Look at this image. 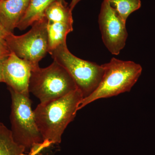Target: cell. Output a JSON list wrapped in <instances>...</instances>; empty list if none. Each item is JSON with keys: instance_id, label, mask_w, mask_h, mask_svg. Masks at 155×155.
Here are the masks:
<instances>
[{"instance_id": "cell-1", "label": "cell", "mask_w": 155, "mask_h": 155, "mask_svg": "<svg viewBox=\"0 0 155 155\" xmlns=\"http://www.w3.org/2000/svg\"><path fill=\"white\" fill-rule=\"evenodd\" d=\"M83 98L81 91L77 89L64 96L37 106L34 112L45 145L61 143L62 135L75 119Z\"/></svg>"}, {"instance_id": "cell-2", "label": "cell", "mask_w": 155, "mask_h": 155, "mask_svg": "<svg viewBox=\"0 0 155 155\" xmlns=\"http://www.w3.org/2000/svg\"><path fill=\"white\" fill-rule=\"evenodd\" d=\"M103 65L104 73L99 85L91 94L81 100L78 110L97 100L130 91L142 71L140 64L114 58Z\"/></svg>"}, {"instance_id": "cell-3", "label": "cell", "mask_w": 155, "mask_h": 155, "mask_svg": "<svg viewBox=\"0 0 155 155\" xmlns=\"http://www.w3.org/2000/svg\"><path fill=\"white\" fill-rule=\"evenodd\" d=\"M9 89L12 99L10 119L13 138L26 150L34 152L45 145L37 125L31 101L29 96Z\"/></svg>"}, {"instance_id": "cell-4", "label": "cell", "mask_w": 155, "mask_h": 155, "mask_svg": "<svg viewBox=\"0 0 155 155\" xmlns=\"http://www.w3.org/2000/svg\"><path fill=\"white\" fill-rule=\"evenodd\" d=\"M77 89L67 70L55 61L47 67H39L31 72L29 92L38 98L40 103L61 97Z\"/></svg>"}, {"instance_id": "cell-5", "label": "cell", "mask_w": 155, "mask_h": 155, "mask_svg": "<svg viewBox=\"0 0 155 155\" xmlns=\"http://www.w3.org/2000/svg\"><path fill=\"white\" fill-rule=\"evenodd\" d=\"M48 53L54 61L67 70L81 91L83 98L91 94L99 85L104 73L103 65L77 58L69 51L67 43Z\"/></svg>"}, {"instance_id": "cell-6", "label": "cell", "mask_w": 155, "mask_h": 155, "mask_svg": "<svg viewBox=\"0 0 155 155\" xmlns=\"http://www.w3.org/2000/svg\"><path fill=\"white\" fill-rule=\"evenodd\" d=\"M48 20L45 17L34 22L27 33L15 35L9 33L5 38L7 47L21 59L28 61L36 69L39 62L48 53Z\"/></svg>"}, {"instance_id": "cell-7", "label": "cell", "mask_w": 155, "mask_h": 155, "mask_svg": "<svg viewBox=\"0 0 155 155\" xmlns=\"http://www.w3.org/2000/svg\"><path fill=\"white\" fill-rule=\"evenodd\" d=\"M98 23L104 44L112 54L118 55L125 47L128 36L126 23L106 1L101 6Z\"/></svg>"}, {"instance_id": "cell-8", "label": "cell", "mask_w": 155, "mask_h": 155, "mask_svg": "<svg viewBox=\"0 0 155 155\" xmlns=\"http://www.w3.org/2000/svg\"><path fill=\"white\" fill-rule=\"evenodd\" d=\"M33 69L28 61L11 52L3 63L4 82L14 91L29 96V82Z\"/></svg>"}, {"instance_id": "cell-9", "label": "cell", "mask_w": 155, "mask_h": 155, "mask_svg": "<svg viewBox=\"0 0 155 155\" xmlns=\"http://www.w3.org/2000/svg\"><path fill=\"white\" fill-rule=\"evenodd\" d=\"M30 0H0V23L13 33L28 8Z\"/></svg>"}, {"instance_id": "cell-10", "label": "cell", "mask_w": 155, "mask_h": 155, "mask_svg": "<svg viewBox=\"0 0 155 155\" xmlns=\"http://www.w3.org/2000/svg\"><path fill=\"white\" fill-rule=\"evenodd\" d=\"M65 0H30L28 8L17 28L25 30L39 19L43 17L45 11L54 2Z\"/></svg>"}, {"instance_id": "cell-11", "label": "cell", "mask_w": 155, "mask_h": 155, "mask_svg": "<svg viewBox=\"0 0 155 155\" xmlns=\"http://www.w3.org/2000/svg\"><path fill=\"white\" fill-rule=\"evenodd\" d=\"M73 31V24L48 21V53L67 43L68 34Z\"/></svg>"}, {"instance_id": "cell-12", "label": "cell", "mask_w": 155, "mask_h": 155, "mask_svg": "<svg viewBox=\"0 0 155 155\" xmlns=\"http://www.w3.org/2000/svg\"><path fill=\"white\" fill-rule=\"evenodd\" d=\"M48 21L73 24L72 11L65 1H57L48 7L44 14Z\"/></svg>"}, {"instance_id": "cell-13", "label": "cell", "mask_w": 155, "mask_h": 155, "mask_svg": "<svg viewBox=\"0 0 155 155\" xmlns=\"http://www.w3.org/2000/svg\"><path fill=\"white\" fill-rule=\"evenodd\" d=\"M25 151L14 140L11 130L0 122V155H24Z\"/></svg>"}, {"instance_id": "cell-14", "label": "cell", "mask_w": 155, "mask_h": 155, "mask_svg": "<svg viewBox=\"0 0 155 155\" xmlns=\"http://www.w3.org/2000/svg\"><path fill=\"white\" fill-rule=\"evenodd\" d=\"M107 2L120 18L126 23L129 15L141 7L140 0H104Z\"/></svg>"}, {"instance_id": "cell-15", "label": "cell", "mask_w": 155, "mask_h": 155, "mask_svg": "<svg viewBox=\"0 0 155 155\" xmlns=\"http://www.w3.org/2000/svg\"><path fill=\"white\" fill-rule=\"evenodd\" d=\"M11 53L7 47L0 46V62L5 61Z\"/></svg>"}, {"instance_id": "cell-16", "label": "cell", "mask_w": 155, "mask_h": 155, "mask_svg": "<svg viewBox=\"0 0 155 155\" xmlns=\"http://www.w3.org/2000/svg\"><path fill=\"white\" fill-rule=\"evenodd\" d=\"M9 32H7L0 23V46L7 47L5 42V38Z\"/></svg>"}, {"instance_id": "cell-17", "label": "cell", "mask_w": 155, "mask_h": 155, "mask_svg": "<svg viewBox=\"0 0 155 155\" xmlns=\"http://www.w3.org/2000/svg\"><path fill=\"white\" fill-rule=\"evenodd\" d=\"M81 1V0H72V2H71V3H70V5L69 6L71 11H72V10H73V9L75 8V6H76L78 3L79 2H80Z\"/></svg>"}, {"instance_id": "cell-18", "label": "cell", "mask_w": 155, "mask_h": 155, "mask_svg": "<svg viewBox=\"0 0 155 155\" xmlns=\"http://www.w3.org/2000/svg\"><path fill=\"white\" fill-rule=\"evenodd\" d=\"M3 62H0V82H4V77H3Z\"/></svg>"}]
</instances>
